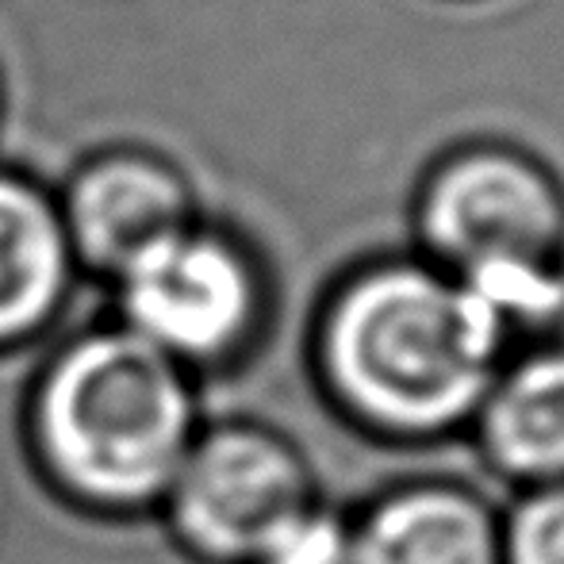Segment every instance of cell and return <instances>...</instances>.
I'll return each instance as SVG.
<instances>
[{
    "label": "cell",
    "instance_id": "6",
    "mask_svg": "<svg viewBox=\"0 0 564 564\" xmlns=\"http://www.w3.org/2000/svg\"><path fill=\"white\" fill-rule=\"evenodd\" d=\"M69 246L97 265L123 269L134 253L185 227V193L177 177L147 158H105L74 185L62 219Z\"/></svg>",
    "mask_w": 564,
    "mask_h": 564
},
{
    "label": "cell",
    "instance_id": "7",
    "mask_svg": "<svg viewBox=\"0 0 564 564\" xmlns=\"http://www.w3.org/2000/svg\"><path fill=\"white\" fill-rule=\"evenodd\" d=\"M69 273L62 216L31 185L0 173V341L35 330Z\"/></svg>",
    "mask_w": 564,
    "mask_h": 564
},
{
    "label": "cell",
    "instance_id": "9",
    "mask_svg": "<svg viewBox=\"0 0 564 564\" xmlns=\"http://www.w3.org/2000/svg\"><path fill=\"white\" fill-rule=\"evenodd\" d=\"M488 442L514 473H564V354L534 357L503 380Z\"/></svg>",
    "mask_w": 564,
    "mask_h": 564
},
{
    "label": "cell",
    "instance_id": "5",
    "mask_svg": "<svg viewBox=\"0 0 564 564\" xmlns=\"http://www.w3.org/2000/svg\"><path fill=\"white\" fill-rule=\"evenodd\" d=\"M177 519L212 557H253L304 514V476L289 449L253 431L212 434L185 453L177 476Z\"/></svg>",
    "mask_w": 564,
    "mask_h": 564
},
{
    "label": "cell",
    "instance_id": "8",
    "mask_svg": "<svg viewBox=\"0 0 564 564\" xmlns=\"http://www.w3.org/2000/svg\"><path fill=\"white\" fill-rule=\"evenodd\" d=\"M349 564H496V542L473 499L423 488L369 514L349 542Z\"/></svg>",
    "mask_w": 564,
    "mask_h": 564
},
{
    "label": "cell",
    "instance_id": "11",
    "mask_svg": "<svg viewBox=\"0 0 564 564\" xmlns=\"http://www.w3.org/2000/svg\"><path fill=\"white\" fill-rule=\"evenodd\" d=\"M511 564H564V488L530 499L511 527Z\"/></svg>",
    "mask_w": 564,
    "mask_h": 564
},
{
    "label": "cell",
    "instance_id": "2",
    "mask_svg": "<svg viewBox=\"0 0 564 564\" xmlns=\"http://www.w3.org/2000/svg\"><path fill=\"white\" fill-rule=\"evenodd\" d=\"M43 438L89 496H154L188 453V395L173 357L134 335L74 346L46 380Z\"/></svg>",
    "mask_w": 564,
    "mask_h": 564
},
{
    "label": "cell",
    "instance_id": "3",
    "mask_svg": "<svg viewBox=\"0 0 564 564\" xmlns=\"http://www.w3.org/2000/svg\"><path fill=\"white\" fill-rule=\"evenodd\" d=\"M123 312L134 338L165 357L227 349L253 319L258 289L250 265L224 238L181 227L119 269Z\"/></svg>",
    "mask_w": 564,
    "mask_h": 564
},
{
    "label": "cell",
    "instance_id": "10",
    "mask_svg": "<svg viewBox=\"0 0 564 564\" xmlns=\"http://www.w3.org/2000/svg\"><path fill=\"white\" fill-rule=\"evenodd\" d=\"M258 564H349V538L335 519L304 511L258 553Z\"/></svg>",
    "mask_w": 564,
    "mask_h": 564
},
{
    "label": "cell",
    "instance_id": "4",
    "mask_svg": "<svg viewBox=\"0 0 564 564\" xmlns=\"http://www.w3.org/2000/svg\"><path fill=\"white\" fill-rule=\"evenodd\" d=\"M426 235L460 273L484 265H557L564 208L530 162L480 150L449 162L426 193Z\"/></svg>",
    "mask_w": 564,
    "mask_h": 564
},
{
    "label": "cell",
    "instance_id": "1",
    "mask_svg": "<svg viewBox=\"0 0 564 564\" xmlns=\"http://www.w3.org/2000/svg\"><path fill=\"white\" fill-rule=\"evenodd\" d=\"M507 323L426 269H377L349 284L327 323V365L357 411L392 431H434L484 395Z\"/></svg>",
    "mask_w": 564,
    "mask_h": 564
}]
</instances>
